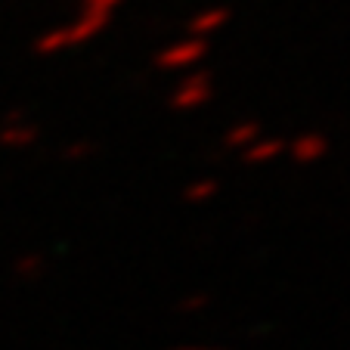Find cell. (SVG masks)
I'll use <instances>...</instances> for the list:
<instances>
[{
	"label": "cell",
	"instance_id": "52a82bcc",
	"mask_svg": "<svg viewBox=\"0 0 350 350\" xmlns=\"http://www.w3.org/2000/svg\"><path fill=\"white\" fill-rule=\"evenodd\" d=\"M258 137H260L258 121H239V124H232L230 131H226L224 143H226V149H248Z\"/></svg>",
	"mask_w": 350,
	"mask_h": 350
},
{
	"label": "cell",
	"instance_id": "7c38bea8",
	"mask_svg": "<svg viewBox=\"0 0 350 350\" xmlns=\"http://www.w3.org/2000/svg\"><path fill=\"white\" fill-rule=\"evenodd\" d=\"M40 260H44V258H38V254H28V258H22L19 273H22V276H34V273H40Z\"/></svg>",
	"mask_w": 350,
	"mask_h": 350
},
{
	"label": "cell",
	"instance_id": "277c9868",
	"mask_svg": "<svg viewBox=\"0 0 350 350\" xmlns=\"http://www.w3.org/2000/svg\"><path fill=\"white\" fill-rule=\"evenodd\" d=\"M285 152H288L297 165H317V161L325 159V152H329V139H325L323 133H301V137H295L285 146Z\"/></svg>",
	"mask_w": 350,
	"mask_h": 350
},
{
	"label": "cell",
	"instance_id": "30bf717a",
	"mask_svg": "<svg viewBox=\"0 0 350 350\" xmlns=\"http://www.w3.org/2000/svg\"><path fill=\"white\" fill-rule=\"evenodd\" d=\"M208 304H211V297H208L205 291H198V295L183 297V301L177 304V310H180V313H198V310H205Z\"/></svg>",
	"mask_w": 350,
	"mask_h": 350
},
{
	"label": "cell",
	"instance_id": "3957f363",
	"mask_svg": "<svg viewBox=\"0 0 350 350\" xmlns=\"http://www.w3.org/2000/svg\"><path fill=\"white\" fill-rule=\"evenodd\" d=\"M214 96V87H211V75L208 72H189L183 75L177 87L171 93V109L174 112H196Z\"/></svg>",
	"mask_w": 350,
	"mask_h": 350
},
{
	"label": "cell",
	"instance_id": "5b68a950",
	"mask_svg": "<svg viewBox=\"0 0 350 350\" xmlns=\"http://www.w3.org/2000/svg\"><path fill=\"white\" fill-rule=\"evenodd\" d=\"M230 22V10L226 7H211V10H202L189 19V38H211L214 31Z\"/></svg>",
	"mask_w": 350,
	"mask_h": 350
},
{
	"label": "cell",
	"instance_id": "8992f818",
	"mask_svg": "<svg viewBox=\"0 0 350 350\" xmlns=\"http://www.w3.org/2000/svg\"><path fill=\"white\" fill-rule=\"evenodd\" d=\"M285 146L288 143L279 137H258L248 149H242V159L248 165H270V161H276L285 152Z\"/></svg>",
	"mask_w": 350,
	"mask_h": 350
},
{
	"label": "cell",
	"instance_id": "8fae6325",
	"mask_svg": "<svg viewBox=\"0 0 350 350\" xmlns=\"http://www.w3.org/2000/svg\"><path fill=\"white\" fill-rule=\"evenodd\" d=\"M93 155V146L90 143H75V146H68L66 149V159L68 161H84V159H90Z\"/></svg>",
	"mask_w": 350,
	"mask_h": 350
},
{
	"label": "cell",
	"instance_id": "7a4b0ae2",
	"mask_svg": "<svg viewBox=\"0 0 350 350\" xmlns=\"http://www.w3.org/2000/svg\"><path fill=\"white\" fill-rule=\"evenodd\" d=\"M208 56V40L205 38H183L174 40L155 56V66L165 68V72H186V68L198 66V62Z\"/></svg>",
	"mask_w": 350,
	"mask_h": 350
},
{
	"label": "cell",
	"instance_id": "9c48e42d",
	"mask_svg": "<svg viewBox=\"0 0 350 350\" xmlns=\"http://www.w3.org/2000/svg\"><path fill=\"white\" fill-rule=\"evenodd\" d=\"M0 139H3L7 146H31L34 139H38V131L28 127V124H10L7 131L0 133Z\"/></svg>",
	"mask_w": 350,
	"mask_h": 350
},
{
	"label": "cell",
	"instance_id": "6da1fadb",
	"mask_svg": "<svg viewBox=\"0 0 350 350\" xmlns=\"http://www.w3.org/2000/svg\"><path fill=\"white\" fill-rule=\"evenodd\" d=\"M109 19H112V13H103V10H84L75 25L62 28V31L44 34V38L38 40V50L40 53H59V50H66V46H78V44H84V40L96 38V34L109 25Z\"/></svg>",
	"mask_w": 350,
	"mask_h": 350
},
{
	"label": "cell",
	"instance_id": "5bb4252c",
	"mask_svg": "<svg viewBox=\"0 0 350 350\" xmlns=\"http://www.w3.org/2000/svg\"><path fill=\"white\" fill-rule=\"evenodd\" d=\"M177 350H205V347H177Z\"/></svg>",
	"mask_w": 350,
	"mask_h": 350
},
{
	"label": "cell",
	"instance_id": "4fadbf2b",
	"mask_svg": "<svg viewBox=\"0 0 350 350\" xmlns=\"http://www.w3.org/2000/svg\"><path fill=\"white\" fill-rule=\"evenodd\" d=\"M124 0H87V10H103V13H115Z\"/></svg>",
	"mask_w": 350,
	"mask_h": 350
},
{
	"label": "cell",
	"instance_id": "ba28073f",
	"mask_svg": "<svg viewBox=\"0 0 350 350\" xmlns=\"http://www.w3.org/2000/svg\"><path fill=\"white\" fill-rule=\"evenodd\" d=\"M214 196H217V180H196L183 189V202H189V205H205Z\"/></svg>",
	"mask_w": 350,
	"mask_h": 350
}]
</instances>
